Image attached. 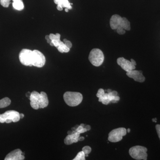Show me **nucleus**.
Returning <instances> with one entry per match:
<instances>
[{
    "mask_svg": "<svg viewBox=\"0 0 160 160\" xmlns=\"http://www.w3.org/2000/svg\"><path fill=\"white\" fill-rule=\"evenodd\" d=\"M110 26L112 29H116L119 34L126 33V30L129 31L131 29L130 22L126 18H122L120 15L115 14L110 19Z\"/></svg>",
    "mask_w": 160,
    "mask_h": 160,
    "instance_id": "1",
    "label": "nucleus"
},
{
    "mask_svg": "<svg viewBox=\"0 0 160 160\" xmlns=\"http://www.w3.org/2000/svg\"><path fill=\"white\" fill-rule=\"evenodd\" d=\"M29 99L30 106L34 109L46 108L49 104L48 97L44 92H41L40 93L35 91L32 92L30 93Z\"/></svg>",
    "mask_w": 160,
    "mask_h": 160,
    "instance_id": "2",
    "label": "nucleus"
},
{
    "mask_svg": "<svg viewBox=\"0 0 160 160\" xmlns=\"http://www.w3.org/2000/svg\"><path fill=\"white\" fill-rule=\"evenodd\" d=\"M64 100L67 105L72 107L78 106L83 100L82 95L79 92H66L64 93Z\"/></svg>",
    "mask_w": 160,
    "mask_h": 160,
    "instance_id": "3",
    "label": "nucleus"
},
{
    "mask_svg": "<svg viewBox=\"0 0 160 160\" xmlns=\"http://www.w3.org/2000/svg\"><path fill=\"white\" fill-rule=\"evenodd\" d=\"M147 149L144 146H137L131 147L129 150V154L132 158L136 160L147 159Z\"/></svg>",
    "mask_w": 160,
    "mask_h": 160,
    "instance_id": "4",
    "label": "nucleus"
},
{
    "mask_svg": "<svg viewBox=\"0 0 160 160\" xmlns=\"http://www.w3.org/2000/svg\"><path fill=\"white\" fill-rule=\"evenodd\" d=\"M104 55L102 51L99 49H92L90 51L89 60L93 66L98 67L102 64L104 61Z\"/></svg>",
    "mask_w": 160,
    "mask_h": 160,
    "instance_id": "5",
    "label": "nucleus"
},
{
    "mask_svg": "<svg viewBox=\"0 0 160 160\" xmlns=\"http://www.w3.org/2000/svg\"><path fill=\"white\" fill-rule=\"evenodd\" d=\"M20 119V113L14 110H9L0 114V123L17 122Z\"/></svg>",
    "mask_w": 160,
    "mask_h": 160,
    "instance_id": "6",
    "label": "nucleus"
},
{
    "mask_svg": "<svg viewBox=\"0 0 160 160\" xmlns=\"http://www.w3.org/2000/svg\"><path fill=\"white\" fill-rule=\"evenodd\" d=\"M19 58L21 63L25 66H32L33 52L30 49H23L20 52Z\"/></svg>",
    "mask_w": 160,
    "mask_h": 160,
    "instance_id": "7",
    "label": "nucleus"
},
{
    "mask_svg": "<svg viewBox=\"0 0 160 160\" xmlns=\"http://www.w3.org/2000/svg\"><path fill=\"white\" fill-rule=\"evenodd\" d=\"M127 130L125 128H119L112 130L109 134L108 140L111 142H117L126 135Z\"/></svg>",
    "mask_w": 160,
    "mask_h": 160,
    "instance_id": "8",
    "label": "nucleus"
},
{
    "mask_svg": "<svg viewBox=\"0 0 160 160\" xmlns=\"http://www.w3.org/2000/svg\"><path fill=\"white\" fill-rule=\"evenodd\" d=\"M32 52L33 56L32 66L38 68L43 67L45 65L46 62L45 56L39 50H34Z\"/></svg>",
    "mask_w": 160,
    "mask_h": 160,
    "instance_id": "9",
    "label": "nucleus"
},
{
    "mask_svg": "<svg viewBox=\"0 0 160 160\" xmlns=\"http://www.w3.org/2000/svg\"><path fill=\"white\" fill-rule=\"evenodd\" d=\"M117 63L126 72L136 69V66L131 61L126 60L124 58H118L117 59Z\"/></svg>",
    "mask_w": 160,
    "mask_h": 160,
    "instance_id": "10",
    "label": "nucleus"
},
{
    "mask_svg": "<svg viewBox=\"0 0 160 160\" xmlns=\"http://www.w3.org/2000/svg\"><path fill=\"white\" fill-rule=\"evenodd\" d=\"M126 75L129 78L133 79L135 81L139 82H143L146 80L145 77L142 74V72L139 70L133 69L131 71L127 72Z\"/></svg>",
    "mask_w": 160,
    "mask_h": 160,
    "instance_id": "11",
    "label": "nucleus"
},
{
    "mask_svg": "<svg viewBox=\"0 0 160 160\" xmlns=\"http://www.w3.org/2000/svg\"><path fill=\"white\" fill-rule=\"evenodd\" d=\"M25 156L20 149H17L9 152L5 158V160H23Z\"/></svg>",
    "mask_w": 160,
    "mask_h": 160,
    "instance_id": "12",
    "label": "nucleus"
},
{
    "mask_svg": "<svg viewBox=\"0 0 160 160\" xmlns=\"http://www.w3.org/2000/svg\"><path fill=\"white\" fill-rule=\"evenodd\" d=\"M54 2L57 5V8L59 11L62 10L63 8H67L69 9H71L72 8L71 3L69 2L68 0H54Z\"/></svg>",
    "mask_w": 160,
    "mask_h": 160,
    "instance_id": "13",
    "label": "nucleus"
},
{
    "mask_svg": "<svg viewBox=\"0 0 160 160\" xmlns=\"http://www.w3.org/2000/svg\"><path fill=\"white\" fill-rule=\"evenodd\" d=\"M79 132H76L74 134L68 135L64 140V142L67 145H71L73 143L78 142L79 141V138L80 137Z\"/></svg>",
    "mask_w": 160,
    "mask_h": 160,
    "instance_id": "14",
    "label": "nucleus"
},
{
    "mask_svg": "<svg viewBox=\"0 0 160 160\" xmlns=\"http://www.w3.org/2000/svg\"><path fill=\"white\" fill-rule=\"evenodd\" d=\"M115 96L111 92L109 93H105L102 96L99 98V102H101L103 104L107 105L111 102L114 99Z\"/></svg>",
    "mask_w": 160,
    "mask_h": 160,
    "instance_id": "15",
    "label": "nucleus"
},
{
    "mask_svg": "<svg viewBox=\"0 0 160 160\" xmlns=\"http://www.w3.org/2000/svg\"><path fill=\"white\" fill-rule=\"evenodd\" d=\"M12 1V6L14 9L19 11H21L24 9V5L22 0H13Z\"/></svg>",
    "mask_w": 160,
    "mask_h": 160,
    "instance_id": "16",
    "label": "nucleus"
},
{
    "mask_svg": "<svg viewBox=\"0 0 160 160\" xmlns=\"http://www.w3.org/2000/svg\"><path fill=\"white\" fill-rule=\"evenodd\" d=\"M11 104V100L8 98H5L0 100V109L6 108Z\"/></svg>",
    "mask_w": 160,
    "mask_h": 160,
    "instance_id": "17",
    "label": "nucleus"
},
{
    "mask_svg": "<svg viewBox=\"0 0 160 160\" xmlns=\"http://www.w3.org/2000/svg\"><path fill=\"white\" fill-rule=\"evenodd\" d=\"M85 153L83 152V151H80L77 155L76 157L73 159V160H86L85 158Z\"/></svg>",
    "mask_w": 160,
    "mask_h": 160,
    "instance_id": "18",
    "label": "nucleus"
},
{
    "mask_svg": "<svg viewBox=\"0 0 160 160\" xmlns=\"http://www.w3.org/2000/svg\"><path fill=\"white\" fill-rule=\"evenodd\" d=\"M91 147L89 146H86L83 147L82 151H83V152L85 153V157H88V155L91 152Z\"/></svg>",
    "mask_w": 160,
    "mask_h": 160,
    "instance_id": "19",
    "label": "nucleus"
},
{
    "mask_svg": "<svg viewBox=\"0 0 160 160\" xmlns=\"http://www.w3.org/2000/svg\"><path fill=\"white\" fill-rule=\"evenodd\" d=\"M11 0H0V4L3 7L8 8L10 4Z\"/></svg>",
    "mask_w": 160,
    "mask_h": 160,
    "instance_id": "20",
    "label": "nucleus"
},
{
    "mask_svg": "<svg viewBox=\"0 0 160 160\" xmlns=\"http://www.w3.org/2000/svg\"><path fill=\"white\" fill-rule=\"evenodd\" d=\"M50 39L51 40H57L60 39V37H61V35L59 33H56V34H52L51 33L49 35Z\"/></svg>",
    "mask_w": 160,
    "mask_h": 160,
    "instance_id": "21",
    "label": "nucleus"
},
{
    "mask_svg": "<svg viewBox=\"0 0 160 160\" xmlns=\"http://www.w3.org/2000/svg\"><path fill=\"white\" fill-rule=\"evenodd\" d=\"M63 42L65 43V45L69 49H71L72 47V44L71 42L69 40L65 39L63 40Z\"/></svg>",
    "mask_w": 160,
    "mask_h": 160,
    "instance_id": "22",
    "label": "nucleus"
},
{
    "mask_svg": "<svg viewBox=\"0 0 160 160\" xmlns=\"http://www.w3.org/2000/svg\"><path fill=\"white\" fill-rule=\"evenodd\" d=\"M105 90L102 89H99L97 94V97L98 98H99L101 97L103 95L105 94Z\"/></svg>",
    "mask_w": 160,
    "mask_h": 160,
    "instance_id": "23",
    "label": "nucleus"
},
{
    "mask_svg": "<svg viewBox=\"0 0 160 160\" xmlns=\"http://www.w3.org/2000/svg\"><path fill=\"white\" fill-rule=\"evenodd\" d=\"M156 129L157 132L158 136L160 140V125H157L156 126Z\"/></svg>",
    "mask_w": 160,
    "mask_h": 160,
    "instance_id": "24",
    "label": "nucleus"
},
{
    "mask_svg": "<svg viewBox=\"0 0 160 160\" xmlns=\"http://www.w3.org/2000/svg\"><path fill=\"white\" fill-rule=\"evenodd\" d=\"M120 99L119 97L118 96H115L114 99L111 102L113 103H117L119 101Z\"/></svg>",
    "mask_w": 160,
    "mask_h": 160,
    "instance_id": "25",
    "label": "nucleus"
},
{
    "mask_svg": "<svg viewBox=\"0 0 160 160\" xmlns=\"http://www.w3.org/2000/svg\"><path fill=\"white\" fill-rule=\"evenodd\" d=\"M45 38H46V39L47 40V43H49V44H50V43L51 42L52 40L51 39H50L49 35H46V37H45Z\"/></svg>",
    "mask_w": 160,
    "mask_h": 160,
    "instance_id": "26",
    "label": "nucleus"
},
{
    "mask_svg": "<svg viewBox=\"0 0 160 160\" xmlns=\"http://www.w3.org/2000/svg\"><path fill=\"white\" fill-rule=\"evenodd\" d=\"M84 128H85L87 130V131H89L91 129V127L89 125H86V126H84Z\"/></svg>",
    "mask_w": 160,
    "mask_h": 160,
    "instance_id": "27",
    "label": "nucleus"
},
{
    "mask_svg": "<svg viewBox=\"0 0 160 160\" xmlns=\"http://www.w3.org/2000/svg\"><path fill=\"white\" fill-rule=\"evenodd\" d=\"M83 128V127L80 125V126H78V127L77 129L76 130L77 132H79L80 131H81V130H82Z\"/></svg>",
    "mask_w": 160,
    "mask_h": 160,
    "instance_id": "28",
    "label": "nucleus"
},
{
    "mask_svg": "<svg viewBox=\"0 0 160 160\" xmlns=\"http://www.w3.org/2000/svg\"><path fill=\"white\" fill-rule=\"evenodd\" d=\"M112 95H113L114 96H118V92L116 91H112Z\"/></svg>",
    "mask_w": 160,
    "mask_h": 160,
    "instance_id": "29",
    "label": "nucleus"
},
{
    "mask_svg": "<svg viewBox=\"0 0 160 160\" xmlns=\"http://www.w3.org/2000/svg\"><path fill=\"white\" fill-rule=\"evenodd\" d=\"M84 140H85V138L83 137H79V141H84Z\"/></svg>",
    "mask_w": 160,
    "mask_h": 160,
    "instance_id": "30",
    "label": "nucleus"
},
{
    "mask_svg": "<svg viewBox=\"0 0 160 160\" xmlns=\"http://www.w3.org/2000/svg\"><path fill=\"white\" fill-rule=\"evenodd\" d=\"M24 117V115L23 113H20V119H22Z\"/></svg>",
    "mask_w": 160,
    "mask_h": 160,
    "instance_id": "31",
    "label": "nucleus"
},
{
    "mask_svg": "<svg viewBox=\"0 0 160 160\" xmlns=\"http://www.w3.org/2000/svg\"><path fill=\"white\" fill-rule=\"evenodd\" d=\"M157 121V119L156 118H153L152 119V121L153 122H156Z\"/></svg>",
    "mask_w": 160,
    "mask_h": 160,
    "instance_id": "32",
    "label": "nucleus"
},
{
    "mask_svg": "<svg viewBox=\"0 0 160 160\" xmlns=\"http://www.w3.org/2000/svg\"><path fill=\"white\" fill-rule=\"evenodd\" d=\"M106 91L107 92V93H109V92H111L112 91L111 89H108Z\"/></svg>",
    "mask_w": 160,
    "mask_h": 160,
    "instance_id": "33",
    "label": "nucleus"
},
{
    "mask_svg": "<svg viewBox=\"0 0 160 160\" xmlns=\"http://www.w3.org/2000/svg\"><path fill=\"white\" fill-rule=\"evenodd\" d=\"M49 44H50V46H54V44H53V43L52 42Z\"/></svg>",
    "mask_w": 160,
    "mask_h": 160,
    "instance_id": "34",
    "label": "nucleus"
},
{
    "mask_svg": "<svg viewBox=\"0 0 160 160\" xmlns=\"http://www.w3.org/2000/svg\"><path fill=\"white\" fill-rule=\"evenodd\" d=\"M65 10L66 12H69V9H67V8H65Z\"/></svg>",
    "mask_w": 160,
    "mask_h": 160,
    "instance_id": "35",
    "label": "nucleus"
},
{
    "mask_svg": "<svg viewBox=\"0 0 160 160\" xmlns=\"http://www.w3.org/2000/svg\"><path fill=\"white\" fill-rule=\"evenodd\" d=\"M127 132H128V133H129V132H130V129H127Z\"/></svg>",
    "mask_w": 160,
    "mask_h": 160,
    "instance_id": "36",
    "label": "nucleus"
},
{
    "mask_svg": "<svg viewBox=\"0 0 160 160\" xmlns=\"http://www.w3.org/2000/svg\"><path fill=\"white\" fill-rule=\"evenodd\" d=\"M81 126H82V127H83V128H84V126H86V125H85V124H81Z\"/></svg>",
    "mask_w": 160,
    "mask_h": 160,
    "instance_id": "37",
    "label": "nucleus"
},
{
    "mask_svg": "<svg viewBox=\"0 0 160 160\" xmlns=\"http://www.w3.org/2000/svg\"><path fill=\"white\" fill-rule=\"evenodd\" d=\"M12 1H13V0H12Z\"/></svg>",
    "mask_w": 160,
    "mask_h": 160,
    "instance_id": "38",
    "label": "nucleus"
}]
</instances>
